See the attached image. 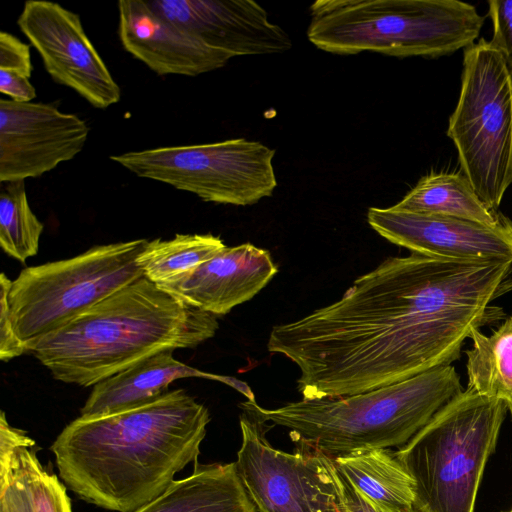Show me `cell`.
<instances>
[{
    "instance_id": "6da1fadb",
    "label": "cell",
    "mask_w": 512,
    "mask_h": 512,
    "mask_svg": "<svg viewBox=\"0 0 512 512\" xmlns=\"http://www.w3.org/2000/svg\"><path fill=\"white\" fill-rule=\"evenodd\" d=\"M511 290L512 260L389 257L338 301L275 325L267 349L298 367L302 398L355 395L451 365L504 318L491 303Z\"/></svg>"
},
{
    "instance_id": "7a4b0ae2",
    "label": "cell",
    "mask_w": 512,
    "mask_h": 512,
    "mask_svg": "<svg viewBox=\"0 0 512 512\" xmlns=\"http://www.w3.org/2000/svg\"><path fill=\"white\" fill-rule=\"evenodd\" d=\"M210 414L184 389L123 412L79 416L56 437L59 477L82 500L134 512L197 463Z\"/></svg>"
},
{
    "instance_id": "3957f363",
    "label": "cell",
    "mask_w": 512,
    "mask_h": 512,
    "mask_svg": "<svg viewBox=\"0 0 512 512\" xmlns=\"http://www.w3.org/2000/svg\"><path fill=\"white\" fill-rule=\"evenodd\" d=\"M217 316L142 276L41 339L30 353L60 382L95 384L163 351L212 338Z\"/></svg>"
},
{
    "instance_id": "277c9868",
    "label": "cell",
    "mask_w": 512,
    "mask_h": 512,
    "mask_svg": "<svg viewBox=\"0 0 512 512\" xmlns=\"http://www.w3.org/2000/svg\"><path fill=\"white\" fill-rule=\"evenodd\" d=\"M453 365L343 397L302 398L275 409L239 404L261 423L289 430L293 441L332 459L373 449L400 447L462 391Z\"/></svg>"
},
{
    "instance_id": "5b68a950",
    "label": "cell",
    "mask_w": 512,
    "mask_h": 512,
    "mask_svg": "<svg viewBox=\"0 0 512 512\" xmlns=\"http://www.w3.org/2000/svg\"><path fill=\"white\" fill-rule=\"evenodd\" d=\"M309 14L308 40L338 55L437 58L474 44L484 24L459 0H317Z\"/></svg>"
},
{
    "instance_id": "8992f818",
    "label": "cell",
    "mask_w": 512,
    "mask_h": 512,
    "mask_svg": "<svg viewBox=\"0 0 512 512\" xmlns=\"http://www.w3.org/2000/svg\"><path fill=\"white\" fill-rule=\"evenodd\" d=\"M508 409L471 389L445 404L395 451L415 484L420 512H474L486 462Z\"/></svg>"
},
{
    "instance_id": "52a82bcc",
    "label": "cell",
    "mask_w": 512,
    "mask_h": 512,
    "mask_svg": "<svg viewBox=\"0 0 512 512\" xmlns=\"http://www.w3.org/2000/svg\"><path fill=\"white\" fill-rule=\"evenodd\" d=\"M148 240L93 246L64 260L24 268L8 294L14 331L27 352L79 314L139 279Z\"/></svg>"
},
{
    "instance_id": "ba28073f",
    "label": "cell",
    "mask_w": 512,
    "mask_h": 512,
    "mask_svg": "<svg viewBox=\"0 0 512 512\" xmlns=\"http://www.w3.org/2000/svg\"><path fill=\"white\" fill-rule=\"evenodd\" d=\"M447 135L474 191L498 210L512 183V73L484 38L464 49L461 89Z\"/></svg>"
},
{
    "instance_id": "9c48e42d",
    "label": "cell",
    "mask_w": 512,
    "mask_h": 512,
    "mask_svg": "<svg viewBox=\"0 0 512 512\" xmlns=\"http://www.w3.org/2000/svg\"><path fill=\"white\" fill-rule=\"evenodd\" d=\"M275 150L245 138L131 151L110 159L138 177L192 193L205 202L253 205L277 187Z\"/></svg>"
},
{
    "instance_id": "30bf717a",
    "label": "cell",
    "mask_w": 512,
    "mask_h": 512,
    "mask_svg": "<svg viewBox=\"0 0 512 512\" xmlns=\"http://www.w3.org/2000/svg\"><path fill=\"white\" fill-rule=\"evenodd\" d=\"M239 424L235 464L259 512H344L343 482L331 457L303 445L295 453L274 448L264 423L245 412Z\"/></svg>"
},
{
    "instance_id": "8fae6325",
    "label": "cell",
    "mask_w": 512,
    "mask_h": 512,
    "mask_svg": "<svg viewBox=\"0 0 512 512\" xmlns=\"http://www.w3.org/2000/svg\"><path fill=\"white\" fill-rule=\"evenodd\" d=\"M17 24L56 83L71 88L98 109L120 101L121 89L78 14L56 2L28 0Z\"/></svg>"
},
{
    "instance_id": "7c38bea8",
    "label": "cell",
    "mask_w": 512,
    "mask_h": 512,
    "mask_svg": "<svg viewBox=\"0 0 512 512\" xmlns=\"http://www.w3.org/2000/svg\"><path fill=\"white\" fill-rule=\"evenodd\" d=\"M87 123L54 104L0 99V183L40 177L86 144Z\"/></svg>"
},
{
    "instance_id": "4fadbf2b",
    "label": "cell",
    "mask_w": 512,
    "mask_h": 512,
    "mask_svg": "<svg viewBox=\"0 0 512 512\" xmlns=\"http://www.w3.org/2000/svg\"><path fill=\"white\" fill-rule=\"evenodd\" d=\"M367 221L381 237L411 253L465 261L512 259V222L491 227L395 206L370 207Z\"/></svg>"
},
{
    "instance_id": "5bb4252c",
    "label": "cell",
    "mask_w": 512,
    "mask_h": 512,
    "mask_svg": "<svg viewBox=\"0 0 512 512\" xmlns=\"http://www.w3.org/2000/svg\"><path fill=\"white\" fill-rule=\"evenodd\" d=\"M149 6L163 18L231 58L278 54L292 40L268 13L252 0H154Z\"/></svg>"
},
{
    "instance_id": "9a60e30c",
    "label": "cell",
    "mask_w": 512,
    "mask_h": 512,
    "mask_svg": "<svg viewBox=\"0 0 512 512\" xmlns=\"http://www.w3.org/2000/svg\"><path fill=\"white\" fill-rule=\"evenodd\" d=\"M123 48L158 75L197 76L219 69L231 57L156 13L147 1L118 2Z\"/></svg>"
},
{
    "instance_id": "2e32d148",
    "label": "cell",
    "mask_w": 512,
    "mask_h": 512,
    "mask_svg": "<svg viewBox=\"0 0 512 512\" xmlns=\"http://www.w3.org/2000/svg\"><path fill=\"white\" fill-rule=\"evenodd\" d=\"M277 272L269 251L244 243L226 246L189 273L158 286L190 306L220 316L252 299Z\"/></svg>"
},
{
    "instance_id": "e0dca14e",
    "label": "cell",
    "mask_w": 512,
    "mask_h": 512,
    "mask_svg": "<svg viewBox=\"0 0 512 512\" xmlns=\"http://www.w3.org/2000/svg\"><path fill=\"white\" fill-rule=\"evenodd\" d=\"M202 377L220 381L243 395L250 387L236 378L207 373L178 361L163 351L95 384L80 416L95 417L130 410L156 400L177 379Z\"/></svg>"
},
{
    "instance_id": "ac0fdd59",
    "label": "cell",
    "mask_w": 512,
    "mask_h": 512,
    "mask_svg": "<svg viewBox=\"0 0 512 512\" xmlns=\"http://www.w3.org/2000/svg\"><path fill=\"white\" fill-rule=\"evenodd\" d=\"M134 512H259L235 462L195 463L193 472L174 480L157 498Z\"/></svg>"
},
{
    "instance_id": "d6986e66",
    "label": "cell",
    "mask_w": 512,
    "mask_h": 512,
    "mask_svg": "<svg viewBox=\"0 0 512 512\" xmlns=\"http://www.w3.org/2000/svg\"><path fill=\"white\" fill-rule=\"evenodd\" d=\"M333 461L341 477L373 512L414 508V481L391 448L343 455Z\"/></svg>"
},
{
    "instance_id": "ffe728a7",
    "label": "cell",
    "mask_w": 512,
    "mask_h": 512,
    "mask_svg": "<svg viewBox=\"0 0 512 512\" xmlns=\"http://www.w3.org/2000/svg\"><path fill=\"white\" fill-rule=\"evenodd\" d=\"M398 209L448 216L491 227L512 221L498 210L489 208L461 172H431L394 205Z\"/></svg>"
},
{
    "instance_id": "44dd1931",
    "label": "cell",
    "mask_w": 512,
    "mask_h": 512,
    "mask_svg": "<svg viewBox=\"0 0 512 512\" xmlns=\"http://www.w3.org/2000/svg\"><path fill=\"white\" fill-rule=\"evenodd\" d=\"M467 356V388L502 401L512 413V314L490 336L471 332Z\"/></svg>"
},
{
    "instance_id": "7402d4cb",
    "label": "cell",
    "mask_w": 512,
    "mask_h": 512,
    "mask_svg": "<svg viewBox=\"0 0 512 512\" xmlns=\"http://www.w3.org/2000/svg\"><path fill=\"white\" fill-rule=\"evenodd\" d=\"M225 247L212 234H176L169 240L148 241L137 262L144 277L161 285L189 273Z\"/></svg>"
},
{
    "instance_id": "603a6c76",
    "label": "cell",
    "mask_w": 512,
    "mask_h": 512,
    "mask_svg": "<svg viewBox=\"0 0 512 512\" xmlns=\"http://www.w3.org/2000/svg\"><path fill=\"white\" fill-rule=\"evenodd\" d=\"M0 246L21 263L37 254L43 224L32 211L25 181L1 183Z\"/></svg>"
},
{
    "instance_id": "cb8c5ba5",
    "label": "cell",
    "mask_w": 512,
    "mask_h": 512,
    "mask_svg": "<svg viewBox=\"0 0 512 512\" xmlns=\"http://www.w3.org/2000/svg\"><path fill=\"white\" fill-rule=\"evenodd\" d=\"M33 512H72L67 487L39 461L34 448L19 451L15 461Z\"/></svg>"
},
{
    "instance_id": "d4e9b609",
    "label": "cell",
    "mask_w": 512,
    "mask_h": 512,
    "mask_svg": "<svg viewBox=\"0 0 512 512\" xmlns=\"http://www.w3.org/2000/svg\"><path fill=\"white\" fill-rule=\"evenodd\" d=\"M488 15L493 26L489 42L502 55L512 73V0H489Z\"/></svg>"
},
{
    "instance_id": "484cf974",
    "label": "cell",
    "mask_w": 512,
    "mask_h": 512,
    "mask_svg": "<svg viewBox=\"0 0 512 512\" xmlns=\"http://www.w3.org/2000/svg\"><path fill=\"white\" fill-rule=\"evenodd\" d=\"M35 441L10 425L4 411L0 415V481L14 473L16 456L22 449L34 448Z\"/></svg>"
},
{
    "instance_id": "4316f807",
    "label": "cell",
    "mask_w": 512,
    "mask_h": 512,
    "mask_svg": "<svg viewBox=\"0 0 512 512\" xmlns=\"http://www.w3.org/2000/svg\"><path fill=\"white\" fill-rule=\"evenodd\" d=\"M12 280L5 273L0 275V359L8 362L27 352L16 335L9 313L8 294Z\"/></svg>"
},
{
    "instance_id": "83f0119b",
    "label": "cell",
    "mask_w": 512,
    "mask_h": 512,
    "mask_svg": "<svg viewBox=\"0 0 512 512\" xmlns=\"http://www.w3.org/2000/svg\"><path fill=\"white\" fill-rule=\"evenodd\" d=\"M0 70L30 79L33 71L30 47L9 32H0Z\"/></svg>"
},
{
    "instance_id": "f1b7e54d",
    "label": "cell",
    "mask_w": 512,
    "mask_h": 512,
    "mask_svg": "<svg viewBox=\"0 0 512 512\" xmlns=\"http://www.w3.org/2000/svg\"><path fill=\"white\" fill-rule=\"evenodd\" d=\"M0 512H33L26 486L18 468L0 481Z\"/></svg>"
},
{
    "instance_id": "f546056e",
    "label": "cell",
    "mask_w": 512,
    "mask_h": 512,
    "mask_svg": "<svg viewBox=\"0 0 512 512\" xmlns=\"http://www.w3.org/2000/svg\"><path fill=\"white\" fill-rule=\"evenodd\" d=\"M0 92L16 102H32L36 97V90L30 79L0 70Z\"/></svg>"
},
{
    "instance_id": "4dcf8cb0",
    "label": "cell",
    "mask_w": 512,
    "mask_h": 512,
    "mask_svg": "<svg viewBox=\"0 0 512 512\" xmlns=\"http://www.w3.org/2000/svg\"><path fill=\"white\" fill-rule=\"evenodd\" d=\"M341 476V475H340ZM342 478V477H341ZM344 487V512H373L356 494L352 487L342 478ZM409 512H420L413 508Z\"/></svg>"
},
{
    "instance_id": "1f68e13d",
    "label": "cell",
    "mask_w": 512,
    "mask_h": 512,
    "mask_svg": "<svg viewBox=\"0 0 512 512\" xmlns=\"http://www.w3.org/2000/svg\"><path fill=\"white\" fill-rule=\"evenodd\" d=\"M507 512H512V508L509 511H507Z\"/></svg>"
}]
</instances>
